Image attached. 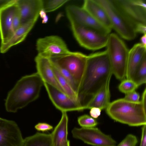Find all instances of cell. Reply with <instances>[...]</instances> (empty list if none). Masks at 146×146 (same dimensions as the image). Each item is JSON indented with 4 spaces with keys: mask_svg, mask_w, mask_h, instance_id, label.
Instances as JSON below:
<instances>
[{
    "mask_svg": "<svg viewBox=\"0 0 146 146\" xmlns=\"http://www.w3.org/2000/svg\"><path fill=\"white\" fill-rule=\"evenodd\" d=\"M101 110L98 108H92L90 109V115L93 118H97L100 115Z\"/></svg>",
    "mask_w": 146,
    "mask_h": 146,
    "instance_id": "obj_32",
    "label": "cell"
},
{
    "mask_svg": "<svg viewBox=\"0 0 146 146\" xmlns=\"http://www.w3.org/2000/svg\"><path fill=\"white\" fill-rule=\"evenodd\" d=\"M138 141L136 136L129 134L117 146H135Z\"/></svg>",
    "mask_w": 146,
    "mask_h": 146,
    "instance_id": "obj_28",
    "label": "cell"
},
{
    "mask_svg": "<svg viewBox=\"0 0 146 146\" xmlns=\"http://www.w3.org/2000/svg\"><path fill=\"white\" fill-rule=\"evenodd\" d=\"M51 62L54 72L60 86L67 95L72 99L78 101L76 93L74 90L68 82L58 71L52 62L51 61Z\"/></svg>",
    "mask_w": 146,
    "mask_h": 146,
    "instance_id": "obj_23",
    "label": "cell"
},
{
    "mask_svg": "<svg viewBox=\"0 0 146 146\" xmlns=\"http://www.w3.org/2000/svg\"><path fill=\"white\" fill-rule=\"evenodd\" d=\"M44 86L53 104L62 112L83 110L77 101L47 83H44Z\"/></svg>",
    "mask_w": 146,
    "mask_h": 146,
    "instance_id": "obj_12",
    "label": "cell"
},
{
    "mask_svg": "<svg viewBox=\"0 0 146 146\" xmlns=\"http://www.w3.org/2000/svg\"><path fill=\"white\" fill-rule=\"evenodd\" d=\"M17 0H13L0 9V36L1 44L7 43L13 35V21L18 6Z\"/></svg>",
    "mask_w": 146,
    "mask_h": 146,
    "instance_id": "obj_14",
    "label": "cell"
},
{
    "mask_svg": "<svg viewBox=\"0 0 146 146\" xmlns=\"http://www.w3.org/2000/svg\"><path fill=\"white\" fill-rule=\"evenodd\" d=\"M141 43L146 46V34H144L141 38Z\"/></svg>",
    "mask_w": 146,
    "mask_h": 146,
    "instance_id": "obj_37",
    "label": "cell"
},
{
    "mask_svg": "<svg viewBox=\"0 0 146 146\" xmlns=\"http://www.w3.org/2000/svg\"><path fill=\"white\" fill-rule=\"evenodd\" d=\"M136 32H139L144 34H146V25L140 24L137 26L135 27Z\"/></svg>",
    "mask_w": 146,
    "mask_h": 146,
    "instance_id": "obj_34",
    "label": "cell"
},
{
    "mask_svg": "<svg viewBox=\"0 0 146 146\" xmlns=\"http://www.w3.org/2000/svg\"><path fill=\"white\" fill-rule=\"evenodd\" d=\"M60 120L50 134L53 146H61L67 140L68 117L66 112H62Z\"/></svg>",
    "mask_w": 146,
    "mask_h": 146,
    "instance_id": "obj_21",
    "label": "cell"
},
{
    "mask_svg": "<svg viewBox=\"0 0 146 146\" xmlns=\"http://www.w3.org/2000/svg\"><path fill=\"white\" fill-rule=\"evenodd\" d=\"M21 26V18L18 9L15 13L13 21V27L14 33Z\"/></svg>",
    "mask_w": 146,
    "mask_h": 146,
    "instance_id": "obj_30",
    "label": "cell"
},
{
    "mask_svg": "<svg viewBox=\"0 0 146 146\" xmlns=\"http://www.w3.org/2000/svg\"><path fill=\"white\" fill-rule=\"evenodd\" d=\"M72 133L74 137L87 144L94 146H116L114 140L97 128H74Z\"/></svg>",
    "mask_w": 146,
    "mask_h": 146,
    "instance_id": "obj_11",
    "label": "cell"
},
{
    "mask_svg": "<svg viewBox=\"0 0 146 146\" xmlns=\"http://www.w3.org/2000/svg\"><path fill=\"white\" fill-rule=\"evenodd\" d=\"M68 1V0H43V9L46 13L52 12Z\"/></svg>",
    "mask_w": 146,
    "mask_h": 146,
    "instance_id": "obj_25",
    "label": "cell"
},
{
    "mask_svg": "<svg viewBox=\"0 0 146 146\" xmlns=\"http://www.w3.org/2000/svg\"><path fill=\"white\" fill-rule=\"evenodd\" d=\"M13 0H0V9L11 2Z\"/></svg>",
    "mask_w": 146,
    "mask_h": 146,
    "instance_id": "obj_36",
    "label": "cell"
},
{
    "mask_svg": "<svg viewBox=\"0 0 146 146\" xmlns=\"http://www.w3.org/2000/svg\"><path fill=\"white\" fill-rule=\"evenodd\" d=\"M23 141L16 122L0 117V146H23Z\"/></svg>",
    "mask_w": 146,
    "mask_h": 146,
    "instance_id": "obj_13",
    "label": "cell"
},
{
    "mask_svg": "<svg viewBox=\"0 0 146 146\" xmlns=\"http://www.w3.org/2000/svg\"><path fill=\"white\" fill-rule=\"evenodd\" d=\"M112 74L106 50L88 56L86 65L80 84L78 100L82 108L110 80Z\"/></svg>",
    "mask_w": 146,
    "mask_h": 146,
    "instance_id": "obj_1",
    "label": "cell"
},
{
    "mask_svg": "<svg viewBox=\"0 0 146 146\" xmlns=\"http://www.w3.org/2000/svg\"><path fill=\"white\" fill-rule=\"evenodd\" d=\"M87 58L88 56L82 53L71 52L49 58L54 64L69 72L79 87L85 69Z\"/></svg>",
    "mask_w": 146,
    "mask_h": 146,
    "instance_id": "obj_6",
    "label": "cell"
},
{
    "mask_svg": "<svg viewBox=\"0 0 146 146\" xmlns=\"http://www.w3.org/2000/svg\"><path fill=\"white\" fill-rule=\"evenodd\" d=\"M35 61L36 72L44 82L52 85L66 94L56 80L50 59L37 55L35 58Z\"/></svg>",
    "mask_w": 146,
    "mask_h": 146,
    "instance_id": "obj_16",
    "label": "cell"
},
{
    "mask_svg": "<svg viewBox=\"0 0 146 146\" xmlns=\"http://www.w3.org/2000/svg\"><path fill=\"white\" fill-rule=\"evenodd\" d=\"M36 46L37 55L48 58L71 52L63 40L57 35H50L38 39Z\"/></svg>",
    "mask_w": 146,
    "mask_h": 146,
    "instance_id": "obj_10",
    "label": "cell"
},
{
    "mask_svg": "<svg viewBox=\"0 0 146 146\" xmlns=\"http://www.w3.org/2000/svg\"><path fill=\"white\" fill-rule=\"evenodd\" d=\"M106 112L113 119L130 126L146 124V106L141 101L134 103L123 98L118 99L110 102Z\"/></svg>",
    "mask_w": 146,
    "mask_h": 146,
    "instance_id": "obj_3",
    "label": "cell"
},
{
    "mask_svg": "<svg viewBox=\"0 0 146 146\" xmlns=\"http://www.w3.org/2000/svg\"><path fill=\"white\" fill-rule=\"evenodd\" d=\"M23 146H53L51 134L37 133L24 139Z\"/></svg>",
    "mask_w": 146,
    "mask_h": 146,
    "instance_id": "obj_22",
    "label": "cell"
},
{
    "mask_svg": "<svg viewBox=\"0 0 146 146\" xmlns=\"http://www.w3.org/2000/svg\"><path fill=\"white\" fill-rule=\"evenodd\" d=\"M61 146H70V142L69 140H68L62 145Z\"/></svg>",
    "mask_w": 146,
    "mask_h": 146,
    "instance_id": "obj_38",
    "label": "cell"
},
{
    "mask_svg": "<svg viewBox=\"0 0 146 146\" xmlns=\"http://www.w3.org/2000/svg\"><path fill=\"white\" fill-rule=\"evenodd\" d=\"M109 80L105 86L98 91L88 103L83 107V110L93 108L101 110L106 109L110 103V92Z\"/></svg>",
    "mask_w": 146,
    "mask_h": 146,
    "instance_id": "obj_19",
    "label": "cell"
},
{
    "mask_svg": "<svg viewBox=\"0 0 146 146\" xmlns=\"http://www.w3.org/2000/svg\"><path fill=\"white\" fill-rule=\"evenodd\" d=\"M67 16L70 23L76 24L109 35L111 30L102 25L82 7L69 5L66 8Z\"/></svg>",
    "mask_w": 146,
    "mask_h": 146,
    "instance_id": "obj_9",
    "label": "cell"
},
{
    "mask_svg": "<svg viewBox=\"0 0 146 146\" xmlns=\"http://www.w3.org/2000/svg\"><path fill=\"white\" fill-rule=\"evenodd\" d=\"M78 121L79 125L82 127H94L98 124L95 119L87 115H84L79 117Z\"/></svg>",
    "mask_w": 146,
    "mask_h": 146,
    "instance_id": "obj_27",
    "label": "cell"
},
{
    "mask_svg": "<svg viewBox=\"0 0 146 146\" xmlns=\"http://www.w3.org/2000/svg\"><path fill=\"white\" fill-rule=\"evenodd\" d=\"M142 135L140 146H146V126L143 125L142 128Z\"/></svg>",
    "mask_w": 146,
    "mask_h": 146,
    "instance_id": "obj_33",
    "label": "cell"
},
{
    "mask_svg": "<svg viewBox=\"0 0 146 146\" xmlns=\"http://www.w3.org/2000/svg\"><path fill=\"white\" fill-rule=\"evenodd\" d=\"M74 36L79 44L88 50H96L106 46L109 35L76 24L70 23Z\"/></svg>",
    "mask_w": 146,
    "mask_h": 146,
    "instance_id": "obj_7",
    "label": "cell"
},
{
    "mask_svg": "<svg viewBox=\"0 0 146 146\" xmlns=\"http://www.w3.org/2000/svg\"><path fill=\"white\" fill-rule=\"evenodd\" d=\"M140 96L135 91L126 94L124 99L132 102H138L139 101Z\"/></svg>",
    "mask_w": 146,
    "mask_h": 146,
    "instance_id": "obj_29",
    "label": "cell"
},
{
    "mask_svg": "<svg viewBox=\"0 0 146 146\" xmlns=\"http://www.w3.org/2000/svg\"><path fill=\"white\" fill-rule=\"evenodd\" d=\"M44 84L37 72L21 77L7 94L5 103L6 110L16 112L36 100Z\"/></svg>",
    "mask_w": 146,
    "mask_h": 146,
    "instance_id": "obj_2",
    "label": "cell"
},
{
    "mask_svg": "<svg viewBox=\"0 0 146 146\" xmlns=\"http://www.w3.org/2000/svg\"><path fill=\"white\" fill-rule=\"evenodd\" d=\"M106 47L112 74L122 81L126 78L129 50L122 40L114 33L109 34Z\"/></svg>",
    "mask_w": 146,
    "mask_h": 146,
    "instance_id": "obj_4",
    "label": "cell"
},
{
    "mask_svg": "<svg viewBox=\"0 0 146 146\" xmlns=\"http://www.w3.org/2000/svg\"><path fill=\"white\" fill-rule=\"evenodd\" d=\"M146 57V46L140 43L135 44L129 50L127 64L126 79L131 80L134 72Z\"/></svg>",
    "mask_w": 146,
    "mask_h": 146,
    "instance_id": "obj_17",
    "label": "cell"
},
{
    "mask_svg": "<svg viewBox=\"0 0 146 146\" xmlns=\"http://www.w3.org/2000/svg\"><path fill=\"white\" fill-rule=\"evenodd\" d=\"M46 12L43 9H41L39 13V15L42 19V23H46L48 20V17L46 14Z\"/></svg>",
    "mask_w": 146,
    "mask_h": 146,
    "instance_id": "obj_35",
    "label": "cell"
},
{
    "mask_svg": "<svg viewBox=\"0 0 146 146\" xmlns=\"http://www.w3.org/2000/svg\"><path fill=\"white\" fill-rule=\"evenodd\" d=\"M82 7L100 24L111 30V25L106 11L96 0H84Z\"/></svg>",
    "mask_w": 146,
    "mask_h": 146,
    "instance_id": "obj_18",
    "label": "cell"
},
{
    "mask_svg": "<svg viewBox=\"0 0 146 146\" xmlns=\"http://www.w3.org/2000/svg\"><path fill=\"white\" fill-rule=\"evenodd\" d=\"M37 130L41 131H45L52 129V126L46 123H39L35 126Z\"/></svg>",
    "mask_w": 146,
    "mask_h": 146,
    "instance_id": "obj_31",
    "label": "cell"
},
{
    "mask_svg": "<svg viewBox=\"0 0 146 146\" xmlns=\"http://www.w3.org/2000/svg\"><path fill=\"white\" fill-rule=\"evenodd\" d=\"M139 86L146 82V57L136 70L131 79Z\"/></svg>",
    "mask_w": 146,
    "mask_h": 146,
    "instance_id": "obj_24",
    "label": "cell"
},
{
    "mask_svg": "<svg viewBox=\"0 0 146 146\" xmlns=\"http://www.w3.org/2000/svg\"><path fill=\"white\" fill-rule=\"evenodd\" d=\"M37 20H35L21 26L14 33L11 38L6 43L1 44L0 52L4 53L11 47L21 42L26 37Z\"/></svg>",
    "mask_w": 146,
    "mask_h": 146,
    "instance_id": "obj_20",
    "label": "cell"
},
{
    "mask_svg": "<svg viewBox=\"0 0 146 146\" xmlns=\"http://www.w3.org/2000/svg\"><path fill=\"white\" fill-rule=\"evenodd\" d=\"M104 8L113 29L123 38L134 39L136 36L135 28L120 12L112 0H96Z\"/></svg>",
    "mask_w": 146,
    "mask_h": 146,
    "instance_id": "obj_5",
    "label": "cell"
},
{
    "mask_svg": "<svg viewBox=\"0 0 146 146\" xmlns=\"http://www.w3.org/2000/svg\"><path fill=\"white\" fill-rule=\"evenodd\" d=\"M21 18V26L37 20L43 9V0H17Z\"/></svg>",
    "mask_w": 146,
    "mask_h": 146,
    "instance_id": "obj_15",
    "label": "cell"
},
{
    "mask_svg": "<svg viewBox=\"0 0 146 146\" xmlns=\"http://www.w3.org/2000/svg\"><path fill=\"white\" fill-rule=\"evenodd\" d=\"M138 87L132 80L125 79L121 81L118 88L121 92L126 94L135 91Z\"/></svg>",
    "mask_w": 146,
    "mask_h": 146,
    "instance_id": "obj_26",
    "label": "cell"
},
{
    "mask_svg": "<svg viewBox=\"0 0 146 146\" xmlns=\"http://www.w3.org/2000/svg\"><path fill=\"white\" fill-rule=\"evenodd\" d=\"M116 7L135 28L146 25L145 0H112Z\"/></svg>",
    "mask_w": 146,
    "mask_h": 146,
    "instance_id": "obj_8",
    "label": "cell"
}]
</instances>
